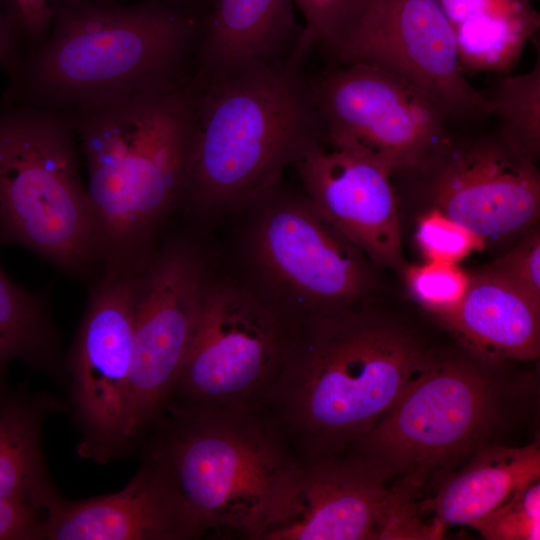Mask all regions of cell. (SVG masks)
Returning <instances> with one entry per match:
<instances>
[{
    "label": "cell",
    "mask_w": 540,
    "mask_h": 540,
    "mask_svg": "<svg viewBox=\"0 0 540 540\" xmlns=\"http://www.w3.org/2000/svg\"><path fill=\"white\" fill-rule=\"evenodd\" d=\"M427 354L409 329L367 310L304 315L256 408L301 459L345 455L393 405Z\"/></svg>",
    "instance_id": "cell-1"
},
{
    "label": "cell",
    "mask_w": 540,
    "mask_h": 540,
    "mask_svg": "<svg viewBox=\"0 0 540 540\" xmlns=\"http://www.w3.org/2000/svg\"><path fill=\"white\" fill-rule=\"evenodd\" d=\"M198 83L192 75L63 113L85 156L98 262L137 273L152 229L182 197Z\"/></svg>",
    "instance_id": "cell-2"
},
{
    "label": "cell",
    "mask_w": 540,
    "mask_h": 540,
    "mask_svg": "<svg viewBox=\"0 0 540 540\" xmlns=\"http://www.w3.org/2000/svg\"><path fill=\"white\" fill-rule=\"evenodd\" d=\"M47 35L23 58L12 95L67 113L165 86L194 69L200 20L163 0H57Z\"/></svg>",
    "instance_id": "cell-3"
},
{
    "label": "cell",
    "mask_w": 540,
    "mask_h": 540,
    "mask_svg": "<svg viewBox=\"0 0 540 540\" xmlns=\"http://www.w3.org/2000/svg\"><path fill=\"white\" fill-rule=\"evenodd\" d=\"M143 457L175 494L193 539L263 540L284 516L302 459L254 407L167 409Z\"/></svg>",
    "instance_id": "cell-4"
},
{
    "label": "cell",
    "mask_w": 540,
    "mask_h": 540,
    "mask_svg": "<svg viewBox=\"0 0 540 540\" xmlns=\"http://www.w3.org/2000/svg\"><path fill=\"white\" fill-rule=\"evenodd\" d=\"M302 58L198 83L182 197L200 210L259 198L288 164L321 146Z\"/></svg>",
    "instance_id": "cell-5"
},
{
    "label": "cell",
    "mask_w": 540,
    "mask_h": 540,
    "mask_svg": "<svg viewBox=\"0 0 540 540\" xmlns=\"http://www.w3.org/2000/svg\"><path fill=\"white\" fill-rule=\"evenodd\" d=\"M500 363L428 352L393 405L345 455L387 487L421 494L499 443L521 408L523 383L509 380Z\"/></svg>",
    "instance_id": "cell-6"
},
{
    "label": "cell",
    "mask_w": 540,
    "mask_h": 540,
    "mask_svg": "<svg viewBox=\"0 0 540 540\" xmlns=\"http://www.w3.org/2000/svg\"><path fill=\"white\" fill-rule=\"evenodd\" d=\"M0 244L74 274L98 262L75 134L61 112L21 104L0 113Z\"/></svg>",
    "instance_id": "cell-7"
},
{
    "label": "cell",
    "mask_w": 540,
    "mask_h": 540,
    "mask_svg": "<svg viewBox=\"0 0 540 540\" xmlns=\"http://www.w3.org/2000/svg\"><path fill=\"white\" fill-rule=\"evenodd\" d=\"M300 318L271 297L206 283L166 410L257 407L283 367Z\"/></svg>",
    "instance_id": "cell-8"
},
{
    "label": "cell",
    "mask_w": 540,
    "mask_h": 540,
    "mask_svg": "<svg viewBox=\"0 0 540 540\" xmlns=\"http://www.w3.org/2000/svg\"><path fill=\"white\" fill-rule=\"evenodd\" d=\"M310 86L323 140L366 155L391 174L423 172L450 140V119L438 104L370 65H340Z\"/></svg>",
    "instance_id": "cell-9"
},
{
    "label": "cell",
    "mask_w": 540,
    "mask_h": 540,
    "mask_svg": "<svg viewBox=\"0 0 540 540\" xmlns=\"http://www.w3.org/2000/svg\"><path fill=\"white\" fill-rule=\"evenodd\" d=\"M324 49L340 65L363 63L404 80L449 119L489 117L486 94L468 81L435 0H362L345 30Z\"/></svg>",
    "instance_id": "cell-10"
},
{
    "label": "cell",
    "mask_w": 540,
    "mask_h": 540,
    "mask_svg": "<svg viewBox=\"0 0 540 540\" xmlns=\"http://www.w3.org/2000/svg\"><path fill=\"white\" fill-rule=\"evenodd\" d=\"M206 286L203 266L183 244L137 273L133 354L124 437L130 452L157 424L177 381Z\"/></svg>",
    "instance_id": "cell-11"
},
{
    "label": "cell",
    "mask_w": 540,
    "mask_h": 540,
    "mask_svg": "<svg viewBox=\"0 0 540 540\" xmlns=\"http://www.w3.org/2000/svg\"><path fill=\"white\" fill-rule=\"evenodd\" d=\"M137 273L104 272L94 285L67 363L83 458L106 463L129 451L124 437Z\"/></svg>",
    "instance_id": "cell-12"
},
{
    "label": "cell",
    "mask_w": 540,
    "mask_h": 540,
    "mask_svg": "<svg viewBox=\"0 0 540 540\" xmlns=\"http://www.w3.org/2000/svg\"><path fill=\"white\" fill-rule=\"evenodd\" d=\"M252 235L260 273L293 313L352 306L367 289L366 256L306 198L269 204Z\"/></svg>",
    "instance_id": "cell-13"
},
{
    "label": "cell",
    "mask_w": 540,
    "mask_h": 540,
    "mask_svg": "<svg viewBox=\"0 0 540 540\" xmlns=\"http://www.w3.org/2000/svg\"><path fill=\"white\" fill-rule=\"evenodd\" d=\"M423 172L432 174L435 208L484 241L519 233L539 214L536 162L497 135L458 144L450 139Z\"/></svg>",
    "instance_id": "cell-14"
},
{
    "label": "cell",
    "mask_w": 540,
    "mask_h": 540,
    "mask_svg": "<svg viewBox=\"0 0 540 540\" xmlns=\"http://www.w3.org/2000/svg\"><path fill=\"white\" fill-rule=\"evenodd\" d=\"M308 199L362 253L383 265L401 261L391 172L372 158L319 146L296 163Z\"/></svg>",
    "instance_id": "cell-15"
},
{
    "label": "cell",
    "mask_w": 540,
    "mask_h": 540,
    "mask_svg": "<svg viewBox=\"0 0 540 540\" xmlns=\"http://www.w3.org/2000/svg\"><path fill=\"white\" fill-rule=\"evenodd\" d=\"M388 487L347 455L302 459L284 516L263 540L377 539Z\"/></svg>",
    "instance_id": "cell-16"
},
{
    "label": "cell",
    "mask_w": 540,
    "mask_h": 540,
    "mask_svg": "<svg viewBox=\"0 0 540 540\" xmlns=\"http://www.w3.org/2000/svg\"><path fill=\"white\" fill-rule=\"evenodd\" d=\"M41 540H193L169 484L150 461L121 490L83 500L60 495L49 506Z\"/></svg>",
    "instance_id": "cell-17"
},
{
    "label": "cell",
    "mask_w": 540,
    "mask_h": 540,
    "mask_svg": "<svg viewBox=\"0 0 540 540\" xmlns=\"http://www.w3.org/2000/svg\"><path fill=\"white\" fill-rule=\"evenodd\" d=\"M293 0H213L199 24L194 73L204 79L304 57Z\"/></svg>",
    "instance_id": "cell-18"
},
{
    "label": "cell",
    "mask_w": 540,
    "mask_h": 540,
    "mask_svg": "<svg viewBox=\"0 0 540 540\" xmlns=\"http://www.w3.org/2000/svg\"><path fill=\"white\" fill-rule=\"evenodd\" d=\"M470 353L486 360H535L540 352V302L480 271L459 306L442 318Z\"/></svg>",
    "instance_id": "cell-19"
},
{
    "label": "cell",
    "mask_w": 540,
    "mask_h": 540,
    "mask_svg": "<svg viewBox=\"0 0 540 540\" xmlns=\"http://www.w3.org/2000/svg\"><path fill=\"white\" fill-rule=\"evenodd\" d=\"M540 479L539 439L523 446L488 445L458 469L442 476L422 512L442 530L473 527L516 492Z\"/></svg>",
    "instance_id": "cell-20"
},
{
    "label": "cell",
    "mask_w": 540,
    "mask_h": 540,
    "mask_svg": "<svg viewBox=\"0 0 540 540\" xmlns=\"http://www.w3.org/2000/svg\"><path fill=\"white\" fill-rule=\"evenodd\" d=\"M456 40L465 74H508L540 28L532 0H435Z\"/></svg>",
    "instance_id": "cell-21"
},
{
    "label": "cell",
    "mask_w": 540,
    "mask_h": 540,
    "mask_svg": "<svg viewBox=\"0 0 540 540\" xmlns=\"http://www.w3.org/2000/svg\"><path fill=\"white\" fill-rule=\"evenodd\" d=\"M64 405L48 393L0 387V501L44 511L59 496L46 468L41 435Z\"/></svg>",
    "instance_id": "cell-22"
},
{
    "label": "cell",
    "mask_w": 540,
    "mask_h": 540,
    "mask_svg": "<svg viewBox=\"0 0 540 540\" xmlns=\"http://www.w3.org/2000/svg\"><path fill=\"white\" fill-rule=\"evenodd\" d=\"M14 359L59 374L58 336L44 296L15 283L0 265V387Z\"/></svg>",
    "instance_id": "cell-23"
},
{
    "label": "cell",
    "mask_w": 540,
    "mask_h": 540,
    "mask_svg": "<svg viewBox=\"0 0 540 540\" xmlns=\"http://www.w3.org/2000/svg\"><path fill=\"white\" fill-rule=\"evenodd\" d=\"M486 94L489 116L498 120L497 137L536 162L540 151V58L528 72L500 74Z\"/></svg>",
    "instance_id": "cell-24"
},
{
    "label": "cell",
    "mask_w": 540,
    "mask_h": 540,
    "mask_svg": "<svg viewBox=\"0 0 540 540\" xmlns=\"http://www.w3.org/2000/svg\"><path fill=\"white\" fill-rule=\"evenodd\" d=\"M406 281L410 293L420 304L444 318L463 300L470 276L455 263L428 260L410 267Z\"/></svg>",
    "instance_id": "cell-25"
},
{
    "label": "cell",
    "mask_w": 540,
    "mask_h": 540,
    "mask_svg": "<svg viewBox=\"0 0 540 540\" xmlns=\"http://www.w3.org/2000/svg\"><path fill=\"white\" fill-rule=\"evenodd\" d=\"M472 528L488 540H539L540 481L516 492Z\"/></svg>",
    "instance_id": "cell-26"
},
{
    "label": "cell",
    "mask_w": 540,
    "mask_h": 540,
    "mask_svg": "<svg viewBox=\"0 0 540 540\" xmlns=\"http://www.w3.org/2000/svg\"><path fill=\"white\" fill-rule=\"evenodd\" d=\"M416 242L427 260L455 264L485 245L483 239L436 208L420 218Z\"/></svg>",
    "instance_id": "cell-27"
},
{
    "label": "cell",
    "mask_w": 540,
    "mask_h": 540,
    "mask_svg": "<svg viewBox=\"0 0 540 540\" xmlns=\"http://www.w3.org/2000/svg\"><path fill=\"white\" fill-rule=\"evenodd\" d=\"M305 25L301 45L308 53L314 45L333 42L357 13L362 0H293Z\"/></svg>",
    "instance_id": "cell-28"
},
{
    "label": "cell",
    "mask_w": 540,
    "mask_h": 540,
    "mask_svg": "<svg viewBox=\"0 0 540 540\" xmlns=\"http://www.w3.org/2000/svg\"><path fill=\"white\" fill-rule=\"evenodd\" d=\"M481 271L495 276L540 302V236L525 237L509 252Z\"/></svg>",
    "instance_id": "cell-29"
},
{
    "label": "cell",
    "mask_w": 540,
    "mask_h": 540,
    "mask_svg": "<svg viewBox=\"0 0 540 540\" xmlns=\"http://www.w3.org/2000/svg\"><path fill=\"white\" fill-rule=\"evenodd\" d=\"M46 513L33 506L0 501V540H41Z\"/></svg>",
    "instance_id": "cell-30"
},
{
    "label": "cell",
    "mask_w": 540,
    "mask_h": 540,
    "mask_svg": "<svg viewBox=\"0 0 540 540\" xmlns=\"http://www.w3.org/2000/svg\"><path fill=\"white\" fill-rule=\"evenodd\" d=\"M19 21L31 41V46L39 43L47 35L52 9L45 0H14Z\"/></svg>",
    "instance_id": "cell-31"
},
{
    "label": "cell",
    "mask_w": 540,
    "mask_h": 540,
    "mask_svg": "<svg viewBox=\"0 0 540 540\" xmlns=\"http://www.w3.org/2000/svg\"><path fill=\"white\" fill-rule=\"evenodd\" d=\"M23 58L15 33L0 6V65L16 79L20 73Z\"/></svg>",
    "instance_id": "cell-32"
},
{
    "label": "cell",
    "mask_w": 540,
    "mask_h": 540,
    "mask_svg": "<svg viewBox=\"0 0 540 540\" xmlns=\"http://www.w3.org/2000/svg\"><path fill=\"white\" fill-rule=\"evenodd\" d=\"M171 5L195 12L194 8L204 3H212L213 0H163Z\"/></svg>",
    "instance_id": "cell-33"
},
{
    "label": "cell",
    "mask_w": 540,
    "mask_h": 540,
    "mask_svg": "<svg viewBox=\"0 0 540 540\" xmlns=\"http://www.w3.org/2000/svg\"><path fill=\"white\" fill-rule=\"evenodd\" d=\"M57 0H45V2L51 6V4ZM70 1H95V2H108V0H70Z\"/></svg>",
    "instance_id": "cell-34"
}]
</instances>
